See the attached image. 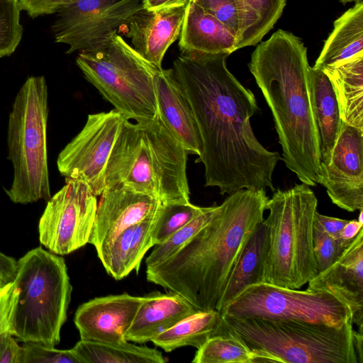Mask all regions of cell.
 I'll use <instances>...</instances> for the list:
<instances>
[{
    "label": "cell",
    "instance_id": "cell-1",
    "mask_svg": "<svg viewBox=\"0 0 363 363\" xmlns=\"http://www.w3.org/2000/svg\"><path fill=\"white\" fill-rule=\"evenodd\" d=\"M229 53H181L172 73L187 97L199 130L205 186L221 195L240 189L276 190L272 175L281 159L257 139L250 119L259 110L252 91L228 70Z\"/></svg>",
    "mask_w": 363,
    "mask_h": 363
},
{
    "label": "cell",
    "instance_id": "cell-2",
    "mask_svg": "<svg viewBox=\"0 0 363 363\" xmlns=\"http://www.w3.org/2000/svg\"><path fill=\"white\" fill-rule=\"evenodd\" d=\"M264 189H240L177 252L147 267L148 281L184 297L201 311L216 310L242 245L264 220Z\"/></svg>",
    "mask_w": 363,
    "mask_h": 363
},
{
    "label": "cell",
    "instance_id": "cell-3",
    "mask_svg": "<svg viewBox=\"0 0 363 363\" xmlns=\"http://www.w3.org/2000/svg\"><path fill=\"white\" fill-rule=\"evenodd\" d=\"M307 48L278 30L253 51L249 69L274 118L282 160L309 186L321 182L320 139L313 114Z\"/></svg>",
    "mask_w": 363,
    "mask_h": 363
},
{
    "label": "cell",
    "instance_id": "cell-4",
    "mask_svg": "<svg viewBox=\"0 0 363 363\" xmlns=\"http://www.w3.org/2000/svg\"><path fill=\"white\" fill-rule=\"evenodd\" d=\"M186 150L158 115L125 119L105 170L106 189L125 187L162 204L190 203Z\"/></svg>",
    "mask_w": 363,
    "mask_h": 363
},
{
    "label": "cell",
    "instance_id": "cell-5",
    "mask_svg": "<svg viewBox=\"0 0 363 363\" xmlns=\"http://www.w3.org/2000/svg\"><path fill=\"white\" fill-rule=\"evenodd\" d=\"M223 320L252 351L255 363H359L352 321L333 326L225 315Z\"/></svg>",
    "mask_w": 363,
    "mask_h": 363
},
{
    "label": "cell",
    "instance_id": "cell-6",
    "mask_svg": "<svg viewBox=\"0 0 363 363\" xmlns=\"http://www.w3.org/2000/svg\"><path fill=\"white\" fill-rule=\"evenodd\" d=\"M12 335L55 347L66 321L72 287L64 258L38 247L17 261Z\"/></svg>",
    "mask_w": 363,
    "mask_h": 363
},
{
    "label": "cell",
    "instance_id": "cell-7",
    "mask_svg": "<svg viewBox=\"0 0 363 363\" xmlns=\"http://www.w3.org/2000/svg\"><path fill=\"white\" fill-rule=\"evenodd\" d=\"M318 199L305 184L275 190L266 204L269 230L264 281L298 289L317 274L313 252V216Z\"/></svg>",
    "mask_w": 363,
    "mask_h": 363
},
{
    "label": "cell",
    "instance_id": "cell-8",
    "mask_svg": "<svg viewBox=\"0 0 363 363\" xmlns=\"http://www.w3.org/2000/svg\"><path fill=\"white\" fill-rule=\"evenodd\" d=\"M48 86L43 76L28 77L17 93L9 113L8 158L13 179L5 190L15 203L50 197L47 152Z\"/></svg>",
    "mask_w": 363,
    "mask_h": 363
},
{
    "label": "cell",
    "instance_id": "cell-9",
    "mask_svg": "<svg viewBox=\"0 0 363 363\" xmlns=\"http://www.w3.org/2000/svg\"><path fill=\"white\" fill-rule=\"evenodd\" d=\"M76 63L86 79L126 120L157 115L155 79L160 69L117 33L96 48L79 52Z\"/></svg>",
    "mask_w": 363,
    "mask_h": 363
},
{
    "label": "cell",
    "instance_id": "cell-10",
    "mask_svg": "<svg viewBox=\"0 0 363 363\" xmlns=\"http://www.w3.org/2000/svg\"><path fill=\"white\" fill-rule=\"evenodd\" d=\"M220 312L235 318L295 320L333 326L352 321L350 308L328 292L301 291L267 282L247 287Z\"/></svg>",
    "mask_w": 363,
    "mask_h": 363
},
{
    "label": "cell",
    "instance_id": "cell-11",
    "mask_svg": "<svg viewBox=\"0 0 363 363\" xmlns=\"http://www.w3.org/2000/svg\"><path fill=\"white\" fill-rule=\"evenodd\" d=\"M47 201L38 223L40 242L58 255L89 243L98 203L89 186L82 181L66 179L62 188Z\"/></svg>",
    "mask_w": 363,
    "mask_h": 363
},
{
    "label": "cell",
    "instance_id": "cell-12",
    "mask_svg": "<svg viewBox=\"0 0 363 363\" xmlns=\"http://www.w3.org/2000/svg\"><path fill=\"white\" fill-rule=\"evenodd\" d=\"M125 118L115 109L88 115L82 130L62 149L57 169L66 179L84 182L96 196L105 190V170Z\"/></svg>",
    "mask_w": 363,
    "mask_h": 363
},
{
    "label": "cell",
    "instance_id": "cell-13",
    "mask_svg": "<svg viewBox=\"0 0 363 363\" xmlns=\"http://www.w3.org/2000/svg\"><path fill=\"white\" fill-rule=\"evenodd\" d=\"M143 9L140 0H78L60 9L52 31L67 53L96 48Z\"/></svg>",
    "mask_w": 363,
    "mask_h": 363
},
{
    "label": "cell",
    "instance_id": "cell-14",
    "mask_svg": "<svg viewBox=\"0 0 363 363\" xmlns=\"http://www.w3.org/2000/svg\"><path fill=\"white\" fill-rule=\"evenodd\" d=\"M320 185L331 201L349 212L363 209V130L342 121Z\"/></svg>",
    "mask_w": 363,
    "mask_h": 363
},
{
    "label": "cell",
    "instance_id": "cell-15",
    "mask_svg": "<svg viewBox=\"0 0 363 363\" xmlns=\"http://www.w3.org/2000/svg\"><path fill=\"white\" fill-rule=\"evenodd\" d=\"M143 301V296L123 294L97 297L81 304L74 318L81 340L127 341L125 335Z\"/></svg>",
    "mask_w": 363,
    "mask_h": 363
},
{
    "label": "cell",
    "instance_id": "cell-16",
    "mask_svg": "<svg viewBox=\"0 0 363 363\" xmlns=\"http://www.w3.org/2000/svg\"><path fill=\"white\" fill-rule=\"evenodd\" d=\"M161 203L125 187L106 189L100 195L89 243L96 250L106 246L123 230L153 214Z\"/></svg>",
    "mask_w": 363,
    "mask_h": 363
},
{
    "label": "cell",
    "instance_id": "cell-17",
    "mask_svg": "<svg viewBox=\"0 0 363 363\" xmlns=\"http://www.w3.org/2000/svg\"><path fill=\"white\" fill-rule=\"evenodd\" d=\"M307 290L326 291L347 305L352 321L363 328V228L342 256L308 282Z\"/></svg>",
    "mask_w": 363,
    "mask_h": 363
},
{
    "label": "cell",
    "instance_id": "cell-18",
    "mask_svg": "<svg viewBox=\"0 0 363 363\" xmlns=\"http://www.w3.org/2000/svg\"><path fill=\"white\" fill-rule=\"evenodd\" d=\"M185 6L156 11L141 9L124 26V34L131 46L145 59L162 69L164 56L179 38L183 24Z\"/></svg>",
    "mask_w": 363,
    "mask_h": 363
},
{
    "label": "cell",
    "instance_id": "cell-19",
    "mask_svg": "<svg viewBox=\"0 0 363 363\" xmlns=\"http://www.w3.org/2000/svg\"><path fill=\"white\" fill-rule=\"evenodd\" d=\"M157 115L188 154L199 156L201 138L191 106L170 69H160L155 79Z\"/></svg>",
    "mask_w": 363,
    "mask_h": 363
},
{
    "label": "cell",
    "instance_id": "cell-20",
    "mask_svg": "<svg viewBox=\"0 0 363 363\" xmlns=\"http://www.w3.org/2000/svg\"><path fill=\"white\" fill-rule=\"evenodd\" d=\"M199 311L182 296L155 291L143 296L125 338L135 343H145L180 320Z\"/></svg>",
    "mask_w": 363,
    "mask_h": 363
},
{
    "label": "cell",
    "instance_id": "cell-21",
    "mask_svg": "<svg viewBox=\"0 0 363 363\" xmlns=\"http://www.w3.org/2000/svg\"><path fill=\"white\" fill-rule=\"evenodd\" d=\"M181 53H229L237 50V36L222 22L189 0L179 35Z\"/></svg>",
    "mask_w": 363,
    "mask_h": 363
},
{
    "label": "cell",
    "instance_id": "cell-22",
    "mask_svg": "<svg viewBox=\"0 0 363 363\" xmlns=\"http://www.w3.org/2000/svg\"><path fill=\"white\" fill-rule=\"evenodd\" d=\"M156 213L123 230L96 250L106 272L115 279L125 278L133 270L138 272L144 255L153 246L152 230Z\"/></svg>",
    "mask_w": 363,
    "mask_h": 363
},
{
    "label": "cell",
    "instance_id": "cell-23",
    "mask_svg": "<svg viewBox=\"0 0 363 363\" xmlns=\"http://www.w3.org/2000/svg\"><path fill=\"white\" fill-rule=\"evenodd\" d=\"M310 99L320 139L321 168L331 158L342 121L333 84L324 71L309 67Z\"/></svg>",
    "mask_w": 363,
    "mask_h": 363
},
{
    "label": "cell",
    "instance_id": "cell-24",
    "mask_svg": "<svg viewBox=\"0 0 363 363\" xmlns=\"http://www.w3.org/2000/svg\"><path fill=\"white\" fill-rule=\"evenodd\" d=\"M269 230L263 221L247 237L231 272L217 311H221L247 287L264 281V264L269 249Z\"/></svg>",
    "mask_w": 363,
    "mask_h": 363
},
{
    "label": "cell",
    "instance_id": "cell-25",
    "mask_svg": "<svg viewBox=\"0 0 363 363\" xmlns=\"http://www.w3.org/2000/svg\"><path fill=\"white\" fill-rule=\"evenodd\" d=\"M359 55H363L362 1L335 21L313 67L324 70Z\"/></svg>",
    "mask_w": 363,
    "mask_h": 363
},
{
    "label": "cell",
    "instance_id": "cell-26",
    "mask_svg": "<svg viewBox=\"0 0 363 363\" xmlns=\"http://www.w3.org/2000/svg\"><path fill=\"white\" fill-rule=\"evenodd\" d=\"M323 71L333 84L342 121L363 130V55Z\"/></svg>",
    "mask_w": 363,
    "mask_h": 363
},
{
    "label": "cell",
    "instance_id": "cell-27",
    "mask_svg": "<svg viewBox=\"0 0 363 363\" xmlns=\"http://www.w3.org/2000/svg\"><path fill=\"white\" fill-rule=\"evenodd\" d=\"M222 322L221 312L199 310L157 335L151 342L167 352L186 346L199 349L220 332Z\"/></svg>",
    "mask_w": 363,
    "mask_h": 363
},
{
    "label": "cell",
    "instance_id": "cell-28",
    "mask_svg": "<svg viewBox=\"0 0 363 363\" xmlns=\"http://www.w3.org/2000/svg\"><path fill=\"white\" fill-rule=\"evenodd\" d=\"M240 24L237 50L257 44L281 17L286 0H235Z\"/></svg>",
    "mask_w": 363,
    "mask_h": 363
},
{
    "label": "cell",
    "instance_id": "cell-29",
    "mask_svg": "<svg viewBox=\"0 0 363 363\" xmlns=\"http://www.w3.org/2000/svg\"><path fill=\"white\" fill-rule=\"evenodd\" d=\"M81 363H164L156 348L125 341L111 343L81 340L72 348Z\"/></svg>",
    "mask_w": 363,
    "mask_h": 363
},
{
    "label": "cell",
    "instance_id": "cell-30",
    "mask_svg": "<svg viewBox=\"0 0 363 363\" xmlns=\"http://www.w3.org/2000/svg\"><path fill=\"white\" fill-rule=\"evenodd\" d=\"M255 354L242 339L223 323L194 355V363H255Z\"/></svg>",
    "mask_w": 363,
    "mask_h": 363
},
{
    "label": "cell",
    "instance_id": "cell-31",
    "mask_svg": "<svg viewBox=\"0 0 363 363\" xmlns=\"http://www.w3.org/2000/svg\"><path fill=\"white\" fill-rule=\"evenodd\" d=\"M206 208L199 207L191 203H160L157 210L152 230L153 245L164 242L175 232L204 212Z\"/></svg>",
    "mask_w": 363,
    "mask_h": 363
},
{
    "label": "cell",
    "instance_id": "cell-32",
    "mask_svg": "<svg viewBox=\"0 0 363 363\" xmlns=\"http://www.w3.org/2000/svg\"><path fill=\"white\" fill-rule=\"evenodd\" d=\"M217 206L207 207L206 211L196 216L184 227L175 232L161 244L156 245L146 258L147 267L156 265L167 259L177 252L197 232L213 217Z\"/></svg>",
    "mask_w": 363,
    "mask_h": 363
},
{
    "label": "cell",
    "instance_id": "cell-33",
    "mask_svg": "<svg viewBox=\"0 0 363 363\" xmlns=\"http://www.w3.org/2000/svg\"><path fill=\"white\" fill-rule=\"evenodd\" d=\"M19 0H0V57L12 54L23 34Z\"/></svg>",
    "mask_w": 363,
    "mask_h": 363
},
{
    "label": "cell",
    "instance_id": "cell-34",
    "mask_svg": "<svg viewBox=\"0 0 363 363\" xmlns=\"http://www.w3.org/2000/svg\"><path fill=\"white\" fill-rule=\"evenodd\" d=\"M313 240L317 274L333 264L352 242L330 236L314 226Z\"/></svg>",
    "mask_w": 363,
    "mask_h": 363
},
{
    "label": "cell",
    "instance_id": "cell-35",
    "mask_svg": "<svg viewBox=\"0 0 363 363\" xmlns=\"http://www.w3.org/2000/svg\"><path fill=\"white\" fill-rule=\"evenodd\" d=\"M18 363H81L72 349L58 350L43 345L24 342Z\"/></svg>",
    "mask_w": 363,
    "mask_h": 363
},
{
    "label": "cell",
    "instance_id": "cell-36",
    "mask_svg": "<svg viewBox=\"0 0 363 363\" xmlns=\"http://www.w3.org/2000/svg\"><path fill=\"white\" fill-rule=\"evenodd\" d=\"M228 27L238 37L239 18L235 0H191Z\"/></svg>",
    "mask_w": 363,
    "mask_h": 363
},
{
    "label": "cell",
    "instance_id": "cell-37",
    "mask_svg": "<svg viewBox=\"0 0 363 363\" xmlns=\"http://www.w3.org/2000/svg\"><path fill=\"white\" fill-rule=\"evenodd\" d=\"M17 289L13 281L6 283L0 290V335L10 332L12 323Z\"/></svg>",
    "mask_w": 363,
    "mask_h": 363
},
{
    "label": "cell",
    "instance_id": "cell-38",
    "mask_svg": "<svg viewBox=\"0 0 363 363\" xmlns=\"http://www.w3.org/2000/svg\"><path fill=\"white\" fill-rule=\"evenodd\" d=\"M78 0H19L21 10L35 18L44 14L57 13L62 7Z\"/></svg>",
    "mask_w": 363,
    "mask_h": 363
},
{
    "label": "cell",
    "instance_id": "cell-39",
    "mask_svg": "<svg viewBox=\"0 0 363 363\" xmlns=\"http://www.w3.org/2000/svg\"><path fill=\"white\" fill-rule=\"evenodd\" d=\"M21 347L10 332L0 335V363H18Z\"/></svg>",
    "mask_w": 363,
    "mask_h": 363
},
{
    "label": "cell",
    "instance_id": "cell-40",
    "mask_svg": "<svg viewBox=\"0 0 363 363\" xmlns=\"http://www.w3.org/2000/svg\"><path fill=\"white\" fill-rule=\"evenodd\" d=\"M347 222V220L320 214L317 211L313 216V226L333 238H340V233Z\"/></svg>",
    "mask_w": 363,
    "mask_h": 363
},
{
    "label": "cell",
    "instance_id": "cell-41",
    "mask_svg": "<svg viewBox=\"0 0 363 363\" xmlns=\"http://www.w3.org/2000/svg\"><path fill=\"white\" fill-rule=\"evenodd\" d=\"M17 271V261L0 252V279L5 283L13 281Z\"/></svg>",
    "mask_w": 363,
    "mask_h": 363
},
{
    "label": "cell",
    "instance_id": "cell-42",
    "mask_svg": "<svg viewBox=\"0 0 363 363\" xmlns=\"http://www.w3.org/2000/svg\"><path fill=\"white\" fill-rule=\"evenodd\" d=\"M189 0H140L143 9L156 11L169 7L185 6Z\"/></svg>",
    "mask_w": 363,
    "mask_h": 363
},
{
    "label": "cell",
    "instance_id": "cell-43",
    "mask_svg": "<svg viewBox=\"0 0 363 363\" xmlns=\"http://www.w3.org/2000/svg\"><path fill=\"white\" fill-rule=\"evenodd\" d=\"M363 228V224L358 220H348L340 233V238L345 240H352Z\"/></svg>",
    "mask_w": 363,
    "mask_h": 363
},
{
    "label": "cell",
    "instance_id": "cell-44",
    "mask_svg": "<svg viewBox=\"0 0 363 363\" xmlns=\"http://www.w3.org/2000/svg\"><path fill=\"white\" fill-rule=\"evenodd\" d=\"M359 211H360V213H359L358 221L363 224V212H362V210H361Z\"/></svg>",
    "mask_w": 363,
    "mask_h": 363
},
{
    "label": "cell",
    "instance_id": "cell-45",
    "mask_svg": "<svg viewBox=\"0 0 363 363\" xmlns=\"http://www.w3.org/2000/svg\"><path fill=\"white\" fill-rule=\"evenodd\" d=\"M342 4H346V3H349V2H357V1H362V0H340Z\"/></svg>",
    "mask_w": 363,
    "mask_h": 363
},
{
    "label": "cell",
    "instance_id": "cell-46",
    "mask_svg": "<svg viewBox=\"0 0 363 363\" xmlns=\"http://www.w3.org/2000/svg\"><path fill=\"white\" fill-rule=\"evenodd\" d=\"M6 283L0 279V290L6 285Z\"/></svg>",
    "mask_w": 363,
    "mask_h": 363
}]
</instances>
